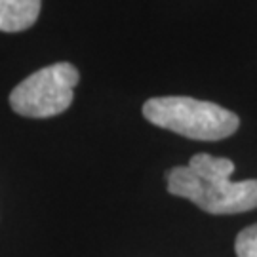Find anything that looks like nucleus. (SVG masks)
I'll return each mask as SVG.
<instances>
[{
  "mask_svg": "<svg viewBox=\"0 0 257 257\" xmlns=\"http://www.w3.org/2000/svg\"><path fill=\"white\" fill-rule=\"evenodd\" d=\"M234 162L208 153L194 155L187 166L166 172L168 193L187 198L206 213L232 215L257 208V179L230 181Z\"/></svg>",
  "mask_w": 257,
  "mask_h": 257,
  "instance_id": "f257e3e1",
  "label": "nucleus"
},
{
  "mask_svg": "<svg viewBox=\"0 0 257 257\" xmlns=\"http://www.w3.org/2000/svg\"><path fill=\"white\" fill-rule=\"evenodd\" d=\"M143 116L158 128L196 141H219L240 126V118L232 110L185 95L151 97L143 105Z\"/></svg>",
  "mask_w": 257,
  "mask_h": 257,
  "instance_id": "f03ea898",
  "label": "nucleus"
},
{
  "mask_svg": "<svg viewBox=\"0 0 257 257\" xmlns=\"http://www.w3.org/2000/svg\"><path fill=\"white\" fill-rule=\"evenodd\" d=\"M78 69L59 61L29 74L10 93V107L27 118H50L71 107L73 90L78 84Z\"/></svg>",
  "mask_w": 257,
  "mask_h": 257,
  "instance_id": "7ed1b4c3",
  "label": "nucleus"
},
{
  "mask_svg": "<svg viewBox=\"0 0 257 257\" xmlns=\"http://www.w3.org/2000/svg\"><path fill=\"white\" fill-rule=\"evenodd\" d=\"M40 16V0H0V31L19 33L33 27Z\"/></svg>",
  "mask_w": 257,
  "mask_h": 257,
  "instance_id": "20e7f679",
  "label": "nucleus"
},
{
  "mask_svg": "<svg viewBox=\"0 0 257 257\" xmlns=\"http://www.w3.org/2000/svg\"><path fill=\"white\" fill-rule=\"evenodd\" d=\"M234 251L238 257H257V223L240 230L234 240Z\"/></svg>",
  "mask_w": 257,
  "mask_h": 257,
  "instance_id": "39448f33",
  "label": "nucleus"
}]
</instances>
